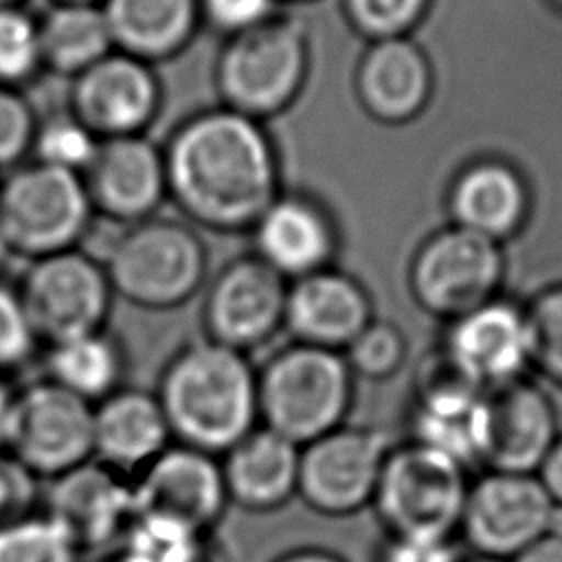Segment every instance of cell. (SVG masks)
Wrapping results in <instances>:
<instances>
[{
  "label": "cell",
  "mask_w": 562,
  "mask_h": 562,
  "mask_svg": "<svg viewBox=\"0 0 562 562\" xmlns=\"http://www.w3.org/2000/svg\"><path fill=\"white\" fill-rule=\"evenodd\" d=\"M285 294L288 281L250 250L228 259L202 290L204 338L248 356L283 331Z\"/></svg>",
  "instance_id": "obj_11"
},
{
  "label": "cell",
  "mask_w": 562,
  "mask_h": 562,
  "mask_svg": "<svg viewBox=\"0 0 562 562\" xmlns=\"http://www.w3.org/2000/svg\"><path fill=\"white\" fill-rule=\"evenodd\" d=\"M430 0H340L347 22L371 42L408 35Z\"/></svg>",
  "instance_id": "obj_36"
},
{
  "label": "cell",
  "mask_w": 562,
  "mask_h": 562,
  "mask_svg": "<svg viewBox=\"0 0 562 562\" xmlns=\"http://www.w3.org/2000/svg\"><path fill=\"white\" fill-rule=\"evenodd\" d=\"M13 391L7 386V382L0 375V450L7 443V430H9V417H11V406H13Z\"/></svg>",
  "instance_id": "obj_46"
},
{
  "label": "cell",
  "mask_w": 562,
  "mask_h": 562,
  "mask_svg": "<svg viewBox=\"0 0 562 562\" xmlns=\"http://www.w3.org/2000/svg\"><path fill=\"white\" fill-rule=\"evenodd\" d=\"M101 138L68 108L37 119L29 160L81 176L92 162Z\"/></svg>",
  "instance_id": "obj_30"
},
{
  "label": "cell",
  "mask_w": 562,
  "mask_h": 562,
  "mask_svg": "<svg viewBox=\"0 0 562 562\" xmlns=\"http://www.w3.org/2000/svg\"><path fill=\"white\" fill-rule=\"evenodd\" d=\"M555 507H562V435L549 448L538 470L533 472Z\"/></svg>",
  "instance_id": "obj_42"
},
{
  "label": "cell",
  "mask_w": 562,
  "mask_h": 562,
  "mask_svg": "<svg viewBox=\"0 0 562 562\" xmlns=\"http://www.w3.org/2000/svg\"><path fill=\"white\" fill-rule=\"evenodd\" d=\"M48 2H99V0H48Z\"/></svg>",
  "instance_id": "obj_51"
},
{
  "label": "cell",
  "mask_w": 562,
  "mask_h": 562,
  "mask_svg": "<svg viewBox=\"0 0 562 562\" xmlns=\"http://www.w3.org/2000/svg\"><path fill=\"white\" fill-rule=\"evenodd\" d=\"M20 4H26V0H0V9L2 7H20Z\"/></svg>",
  "instance_id": "obj_48"
},
{
  "label": "cell",
  "mask_w": 562,
  "mask_h": 562,
  "mask_svg": "<svg viewBox=\"0 0 562 562\" xmlns=\"http://www.w3.org/2000/svg\"><path fill=\"white\" fill-rule=\"evenodd\" d=\"M310 70V31L301 18L281 9L259 26L222 40L213 88L220 105L268 123L299 101Z\"/></svg>",
  "instance_id": "obj_3"
},
{
  "label": "cell",
  "mask_w": 562,
  "mask_h": 562,
  "mask_svg": "<svg viewBox=\"0 0 562 562\" xmlns=\"http://www.w3.org/2000/svg\"><path fill=\"white\" fill-rule=\"evenodd\" d=\"M114 48L154 66L182 55L202 29L198 0H99Z\"/></svg>",
  "instance_id": "obj_26"
},
{
  "label": "cell",
  "mask_w": 562,
  "mask_h": 562,
  "mask_svg": "<svg viewBox=\"0 0 562 562\" xmlns=\"http://www.w3.org/2000/svg\"><path fill=\"white\" fill-rule=\"evenodd\" d=\"M35 479L13 454L0 450V527L26 516L37 494Z\"/></svg>",
  "instance_id": "obj_40"
},
{
  "label": "cell",
  "mask_w": 562,
  "mask_h": 562,
  "mask_svg": "<svg viewBox=\"0 0 562 562\" xmlns=\"http://www.w3.org/2000/svg\"><path fill=\"white\" fill-rule=\"evenodd\" d=\"M116 299L154 312L182 307L209 281V246L182 217L154 215L121 226L101 257Z\"/></svg>",
  "instance_id": "obj_4"
},
{
  "label": "cell",
  "mask_w": 562,
  "mask_h": 562,
  "mask_svg": "<svg viewBox=\"0 0 562 562\" xmlns=\"http://www.w3.org/2000/svg\"><path fill=\"white\" fill-rule=\"evenodd\" d=\"M443 360L481 391L525 378L531 367L525 307L494 296L452 318L443 340Z\"/></svg>",
  "instance_id": "obj_16"
},
{
  "label": "cell",
  "mask_w": 562,
  "mask_h": 562,
  "mask_svg": "<svg viewBox=\"0 0 562 562\" xmlns=\"http://www.w3.org/2000/svg\"><path fill=\"white\" fill-rule=\"evenodd\" d=\"M37 29L44 72L68 81L114 50L99 2H48Z\"/></svg>",
  "instance_id": "obj_28"
},
{
  "label": "cell",
  "mask_w": 562,
  "mask_h": 562,
  "mask_svg": "<svg viewBox=\"0 0 562 562\" xmlns=\"http://www.w3.org/2000/svg\"><path fill=\"white\" fill-rule=\"evenodd\" d=\"M353 375L369 380L391 378L406 358V342L402 331L391 323L371 321L342 351Z\"/></svg>",
  "instance_id": "obj_35"
},
{
  "label": "cell",
  "mask_w": 562,
  "mask_h": 562,
  "mask_svg": "<svg viewBox=\"0 0 562 562\" xmlns=\"http://www.w3.org/2000/svg\"><path fill=\"white\" fill-rule=\"evenodd\" d=\"M461 562H509V560H498V558H485V555H472L470 560H461Z\"/></svg>",
  "instance_id": "obj_47"
},
{
  "label": "cell",
  "mask_w": 562,
  "mask_h": 562,
  "mask_svg": "<svg viewBox=\"0 0 562 562\" xmlns=\"http://www.w3.org/2000/svg\"><path fill=\"white\" fill-rule=\"evenodd\" d=\"M228 503L222 468L213 454L167 446L132 483V516L156 514L206 533Z\"/></svg>",
  "instance_id": "obj_19"
},
{
  "label": "cell",
  "mask_w": 562,
  "mask_h": 562,
  "mask_svg": "<svg viewBox=\"0 0 562 562\" xmlns=\"http://www.w3.org/2000/svg\"><path fill=\"white\" fill-rule=\"evenodd\" d=\"M94 406L50 380L13 395L4 448L35 476L57 479L92 457Z\"/></svg>",
  "instance_id": "obj_9"
},
{
  "label": "cell",
  "mask_w": 562,
  "mask_h": 562,
  "mask_svg": "<svg viewBox=\"0 0 562 562\" xmlns=\"http://www.w3.org/2000/svg\"><path fill=\"white\" fill-rule=\"evenodd\" d=\"M551 512L536 474L485 472L470 481L459 531L474 555L514 560L549 531Z\"/></svg>",
  "instance_id": "obj_14"
},
{
  "label": "cell",
  "mask_w": 562,
  "mask_h": 562,
  "mask_svg": "<svg viewBox=\"0 0 562 562\" xmlns=\"http://www.w3.org/2000/svg\"><path fill=\"white\" fill-rule=\"evenodd\" d=\"M371 321L367 290L336 266L288 281L283 331L292 342L342 353Z\"/></svg>",
  "instance_id": "obj_20"
},
{
  "label": "cell",
  "mask_w": 562,
  "mask_h": 562,
  "mask_svg": "<svg viewBox=\"0 0 562 562\" xmlns=\"http://www.w3.org/2000/svg\"><path fill=\"white\" fill-rule=\"evenodd\" d=\"M101 562H125V560H123L119 553H114L112 558H105V560H101Z\"/></svg>",
  "instance_id": "obj_50"
},
{
  "label": "cell",
  "mask_w": 562,
  "mask_h": 562,
  "mask_svg": "<svg viewBox=\"0 0 562 562\" xmlns=\"http://www.w3.org/2000/svg\"><path fill=\"white\" fill-rule=\"evenodd\" d=\"M272 562H347L342 560L338 553L327 551V549H318V547H303V549H294L288 551L283 555H279Z\"/></svg>",
  "instance_id": "obj_45"
},
{
  "label": "cell",
  "mask_w": 562,
  "mask_h": 562,
  "mask_svg": "<svg viewBox=\"0 0 562 562\" xmlns=\"http://www.w3.org/2000/svg\"><path fill=\"white\" fill-rule=\"evenodd\" d=\"M37 119L24 90L0 86V173L29 160Z\"/></svg>",
  "instance_id": "obj_37"
},
{
  "label": "cell",
  "mask_w": 562,
  "mask_h": 562,
  "mask_svg": "<svg viewBox=\"0 0 562 562\" xmlns=\"http://www.w3.org/2000/svg\"><path fill=\"white\" fill-rule=\"evenodd\" d=\"M202 29L226 40L259 26L283 7L277 0H198Z\"/></svg>",
  "instance_id": "obj_39"
},
{
  "label": "cell",
  "mask_w": 562,
  "mask_h": 562,
  "mask_svg": "<svg viewBox=\"0 0 562 562\" xmlns=\"http://www.w3.org/2000/svg\"><path fill=\"white\" fill-rule=\"evenodd\" d=\"M470 481L463 463L408 439L391 446L371 507L386 536L448 540L459 531Z\"/></svg>",
  "instance_id": "obj_7"
},
{
  "label": "cell",
  "mask_w": 562,
  "mask_h": 562,
  "mask_svg": "<svg viewBox=\"0 0 562 562\" xmlns=\"http://www.w3.org/2000/svg\"><path fill=\"white\" fill-rule=\"evenodd\" d=\"M246 235L250 252L285 281L329 268L338 255V228L329 209L301 189L283 187Z\"/></svg>",
  "instance_id": "obj_18"
},
{
  "label": "cell",
  "mask_w": 562,
  "mask_h": 562,
  "mask_svg": "<svg viewBox=\"0 0 562 562\" xmlns=\"http://www.w3.org/2000/svg\"><path fill=\"white\" fill-rule=\"evenodd\" d=\"M503 270L501 241L452 224L417 248L411 288L424 310L452 321L494 299Z\"/></svg>",
  "instance_id": "obj_10"
},
{
  "label": "cell",
  "mask_w": 562,
  "mask_h": 562,
  "mask_svg": "<svg viewBox=\"0 0 562 562\" xmlns=\"http://www.w3.org/2000/svg\"><path fill=\"white\" fill-rule=\"evenodd\" d=\"M531 367L562 386V283L542 290L527 307Z\"/></svg>",
  "instance_id": "obj_34"
},
{
  "label": "cell",
  "mask_w": 562,
  "mask_h": 562,
  "mask_svg": "<svg viewBox=\"0 0 562 562\" xmlns=\"http://www.w3.org/2000/svg\"><path fill=\"white\" fill-rule=\"evenodd\" d=\"M353 404V371L340 351L290 342L257 369L261 426L294 446L340 428Z\"/></svg>",
  "instance_id": "obj_5"
},
{
  "label": "cell",
  "mask_w": 562,
  "mask_h": 562,
  "mask_svg": "<svg viewBox=\"0 0 562 562\" xmlns=\"http://www.w3.org/2000/svg\"><path fill=\"white\" fill-rule=\"evenodd\" d=\"M162 154L169 202L200 233H248L285 187L268 125L220 103L184 116Z\"/></svg>",
  "instance_id": "obj_1"
},
{
  "label": "cell",
  "mask_w": 562,
  "mask_h": 562,
  "mask_svg": "<svg viewBox=\"0 0 562 562\" xmlns=\"http://www.w3.org/2000/svg\"><path fill=\"white\" fill-rule=\"evenodd\" d=\"M165 103L154 64L112 50L70 79L66 108L101 140L147 134Z\"/></svg>",
  "instance_id": "obj_13"
},
{
  "label": "cell",
  "mask_w": 562,
  "mask_h": 562,
  "mask_svg": "<svg viewBox=\"0 0 562 562\" xmlns=\"http://www.w3.org/2000/svg\"><path fill=\"white\" fill-rule=\"evenodd\" d=\"M277 2H279V4H281L283 9H285L288 4H299V2H312V0H277Z\"/></svg>",
  "instance_id": "obj_49"
},
{
  "label": "cell",
  "mask_w": 562,
  "mask_h": 562,
  "mask_svg": "<svg viewBox=\"0 0 562 562\" xmlns=\"http://www.w3.org/2000/svg\"><path fill=\"white\" fill-rule=\"evenodd\" d=\"M558 413L536 382L520 378L487 389L476 417V463L487 472L533 474L560 437Z\"/></svg>",
  "instance_id": "obj_15"
},
{
  "label": "cell",
  "mask_w": 562,
  "mask_h": 562,
  "mask_svg": "<svg viewBox=\"0 0 562 562\" xmlns=\"http://www.w3.org/2000/svg\"><path fill=\"white\" fill-rule=\"evenodd\" d=\"M553 2H555V4L562 9V0H553Z\"/></svg>",
  "instance_id": "obj_52"
},
{
  "label": "cell",
  "mask_w": 562,
  "mask_h": 562,
  "mask_svg": "<svg viewBox=\"0 0 562 562\" xmlns=\"http://www.w3.org/2000/svg\"><path fill=\"white\" fill-rule=\"evenodd\" d=\"M448 206L454 226L501 241L522 226L529 211V191L525 178L512 165L483 158L457 173Z\"/></svg>",
  "instance_id": "obj_25"
},
{
  "label": "cell",
  "mask_w": 562,
  "mask_h": 562,
  "mask_svg": "<svg viewBox=\"0 0 562 562\" xmlns=\"http://www.w3.org/2000/svg\"><path fill=\"white\" fill-rule=\"evenodd\" d=\"M46 380L92 406L121 389L127 356L121 340L105 329L46 347Z\"/></svg>",
  "instance_id": "obj_29"
},
{
  "label": "cell",
  "mask_w": 562,
  "mask_h": 562,
  "mask_svg": "<svg viewBox=\"0 0 562 562\" xmlns=\"http://www.w3.org/2000/svg\"><path fill=\"white\" fill-rule=\"evenodd\" d=\"M189 562H233L228 549L213 536L204 533Z\"/></svg>",
  "instance_id": "obj_44"
},
{
  "label": "cell",
  "mask_w": 562,
  "mask_h": 562,
  "mask_svg": "<svg viewBox=\"0 0 562 562\" xmlns=\"http://www.w3.org/2000/svg\"><path fill=\"white\" fill-rule=\"evenodd\" d=\"M46 516L79 551L103 547L121 538L132 518V485L90 459L50 479Z\"/></svg>",
  "instance_id": "obj_21"
},
{
  "label": "cell",
  "mask_w": 562,
  "mask_h": 562,
  "mask_svg": "<svg viewBox=\"0 0 562 562\" xmlns=\"http://www.w3.org/2000/svg\"><path fill=\"white\" fill-rule=\"evenodd\" d=\"M94 211L81 176L35 160L0 173V252L24 263L81 248Z\"/></svg>",
  "instance_id": "obj_6"
},
{
  "label": "cell",
  "mask_w": 562,
  "mask_h": 562,
  "mask_svg": "<svg viewBox=\"0 0 562 562\" xmlns=\"http://www.w3.org/2000/svg\"><path fill=\"white\" fill-rule=\"evenodd\" d=\"M378 562H461V555L450 538L428 540L386 536V542L378 553Z\"/></svg>",
  "instance_id": "obj_41"
},
{
  "label": "cell",
  "mask_w": 562,
  "mask_h": 562,
  "mask_svg": "<svg viewBox=\"0 0 562 562\" xmlns=\"http://www.w3.org/2000/svg\"><path fill=\"white\" fill-rule=\"evenodd\" d=\"M15 285L33 334L46 347L105 329L116 299L101 259L83 248L29 261Z\"/></svg>",
  "instance_id": "obj_8"
},
{
  "label": "cell",
  "mask_w": 562,
  "mask_h": 562,
  "mask_svg": "<svg viewBox=\"0 0 562 562\" xmlns=\"http://www.w3.org/2000/svg\"><path fill=\"white\" fill-rule=\"evenodd\" d=\"M0 257H2V252H0Z\"/></svg>",
  "instance_id": "obj_53"
},
{
  "label": "cell",
  "mask_w": 562,
  "mask_h": 562,
  "mask_svg": "<svg viewBox=\"0 0 562 562\" xmlns=\"http://www.w3.org/2000/svg\"><path fill=\"white\" fill-rule=\"evenodd\" d=\"M37 345L15 281L0 274V375L26 364Z\"/></svg>",
  "instance_id": "obj_38"
},
{
  "label": "cell",
  "mask_w": 562,
  "mask_h": 562,
  "mask_svg": "<svg viewBox=\"0 0 562 562\" xmlns=\"http://www.w3.org/2000/svg\"><path fill=\"white\" fill-rule=\"evenodd\" d=\"M81 180L94 215L119 226L149 220L169 202L162 143L149 134L101 140Z\"/></svg>",
  "instance_id": "obj_17"
},
{
  "label": "cell",
  "mask_w": 562,
  "mask_h": 562,
  "mask_svg": "<svg viewBox=\"0 0 562 562\" xmlns=\"http://www.w3.org/2000/svg\"><path fill=\"white\" fill-rule=\"evenodd\" d=\"M79 549L44 514L0 527V562H77Z\"/></svg>",
  "instance_id": "obj_33"
},
{
  "label": "cell",
  "mask_w": 562,
  "mask_h": 562,
  "mask_svg": "<svg viewBox=\"0 0 562 562\" xmlns=\"http://www.w3.org/2000/svg\"><path fill=\"white\" fill-rule=\"evenodd\" d=\"M301 448L266 426H255L224 452L226 498L248 512H274L296 496Z\"/></svg>",
  "instance_id": "obj_23"
},
{
  "label": "cell",
  "mask_w": 562,
  "mask_h": 562,
  "mask_svg": "<svg viewBox=\"0 0 562 562\" xmlns=\"http://www.w3.org/2000/svg\"><path fill=\"white\" fill-rule=\"evenodd\" d=\"M483 391L443 360V373L428 378L413 408V441L430 446L465 468L476 463V417Z\"/></svg>",
  "instance_id": "obj_27"
},
{
  "label": "cell",
  "mask_w": 562,
  "mask_h": 562,
  "mask_svg": "<svg viewBox=\"0 0 562 562\" xmlns=\"http://www.w3.org/2000/svg\"><path fill=\"white\" fill-rule=\"evenodd\" d=\"M391 446L384 430L347 424L305 443L296 496L323 516H351L369 507Z\"/></svg>",
  "instance_id": "obj_12"
},
{
  "label": "cell",
  "mask_w": 562,
  "mask_h": 562,
  "mask_svg": "<svg viewBox=\"0 0 562 562\" xmlns=\"http://www.w3.org/2000/svg\"><path fill=\"white\" fill-rule=\"evenodd\" d=\"M356 97L364 112L382 123L417 116L432 90L426 53L408 37L375 40L360 55L353 75Z\"/></svg>",
  "instance_id": "obj_22"
},
{
  "label": "cell",
  "mask_w": 562,
  "mask_h": 562,
  "mask_svg": "<svg viewBox=\"0 0 562 562\" xmlns=\"http://www.w3.org/2000/svg\"><path fill=\"white\" fill-rule=\"evenodd\" d=\"M171 432L156 393L121 386L92 411V454L112 470L145 468Z\"/></svg>",
  "instance_id": "obj_24"
},
{
  "label": "cell",
  "mask_w": 562,
  "mask_h": 562,
  "mask_svg": "<svg viewBox=\"0 0 562 562\" xmlns=\"http://www.w3.org/2000/svg\"><path fill=\"white\" fill-rule=\"evenodd\" d=\"M509 562H562V536L544 533Z\"/></svg>",
  "instance_id": "obj_43"
},
{
  "label": "cell",
  "mask_w": 562,
  "mask_h": 562,
  "mask_svg": "<svg viewBox=\"0 0 562 562\" xmlns=\"http://www.w3.org/2000/svg\"><path fill=\"white\" fill-rule=\"evenodd\" d=\"M202 536L165 516L134 514L116 553L125 562H189Z\"/></svg>",
  "instance_id": "obj_31"
},
{
  "label": "cell",
  "mask_w": 562,
  "mask_h": 562,
  "mask_svg": "<svg viewBox=\"0 0 562 562\" xmlns=\"http://www.w3.org/2000/svg\"><path fill=\"white\" fill-rule=\"evenodd\" d=\"M156 397L171 437L206 454L226 452L259 422L257 369L204 336L167 360Z\"/></svg>",
  "instance_id": "obj_2"
},
{
  "label": "cell",
  "mask_w": 562,
  "mask_h": 562,
  "mask_svg": "<svg viewBox=\"0 0 562 562\" xmlns=\"http://www.w3.org/2000/svg\"><path fill=\"white\" fill-rule=\"evenodd\" d=\"M42 48L37 13L26 4L0 9V86L24 90L40 75Z\"/></svg>",
  "instance_id": "obj_32"
}]
</instances>
